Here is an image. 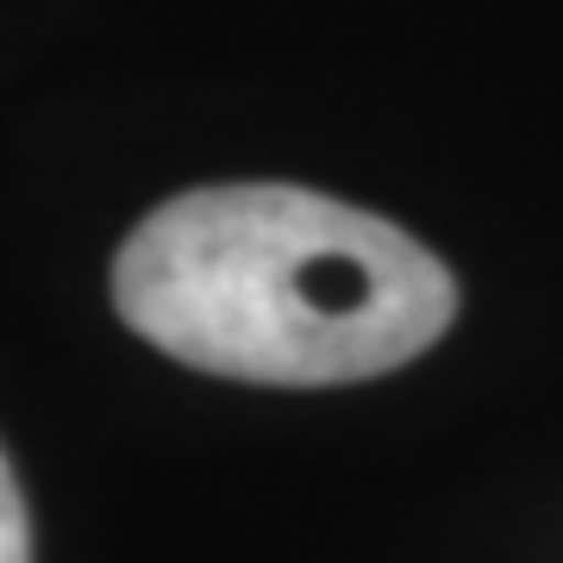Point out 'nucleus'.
Masks as SVG:
<instances>
[{
    "label": "nucleus",
    "instance_id": "nucleus-1",
    "mask_svg": "<svg viewBox=\"0 0 563 563\" xmlns=\"http://www.w3.org/2000/svg\"><path fill=\"white\" fill-rule=\"evenodd\" d=\"M113 307L188 369L332 388L432 351L457 313V282L363 207L232 181L144 213L113 263Z\"/></svg>",
    "mask_w": 563,
    "mask_h": 563
},
{
    "label": "nucleus",
    "instance_id": "nucleus-2",
    "mask_svg": "<svg viewBox=\"0 0 563 563\" xmlns=\"http://www.w3.org/2000/svg\"><path fill=\"white\" fill-rule=\"evenodd\" d=\"M0 563H32V526H25V495L0 457Z\"/></svg>",
    "mask_w": 563,
    "mask_h": 563
}]
</instances>
